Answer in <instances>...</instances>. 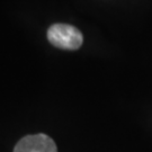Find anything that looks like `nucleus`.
Returning a JSON list of instances; mask_svg holds the SVG:
<instances>
[{"mask_svg": "<svg viewBox=\"0 0 152 152\" xmlns=\"http://www.w3.org/2000/svg\"><path fill=\"white\" fill-rule=\"evenodd\" d=\"M48 39L55 48L62 50H78L83 42L81 32L72 25L54 24L48 31Z\"/></svg>", "mask_w": 152, "mask_h": 152, "instance_id": "1", "label": "nucleus"}, {"mask_svg": "<svg viewBox=\"0 0 152 152\" xmlns=\"http://www.w3.org/2000/svg\"><path fill=\"white\" fill-rule=\"evenodd\" d=\"M14 152H58L55 142L46 134L26 135L17 142Z\"/></svg>", "mask_w": 152, "mask_h": 152, "instance_id": "2", "label": "nucleus"}]
</instances>
